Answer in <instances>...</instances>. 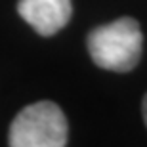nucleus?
I'll return each mask as SVG.
<instances>
[{
    "label": "nucleus",
    "instance_id": "nucleus-3",
    "mask_svg": "<svg viewBox=\"0 0 147 147\" xmlns=\"http://www.w3.org/2000/svg\"><path fill=\"white\" fill-rule=\"evenodd\" d=\"M17 11L42 36H52L71 19V0H19Z\"/></svg>",
    "mask_w": 147,
    "mask_h": 147
},
{
    "label": "nucleus",
    "instance_id": "nucleus-2",
    "mask_svg": "<svg viewBox=\"0 0 147 147\" xmlns=\"http://www.w3.org/2000/svg\"><path fill=\"white\" fill-rule=\"evenodd\" d=\"M67 119L54 101H36L27 105L11 120L10 147H65Z\"/></svg>",
    "mask_w": 147,
    "mask_h": 147
},
{
    "label": "nucleus",
    "instance_id": "nucleus-4",
    "mask_svg": "<svg viewBox=\"0 0 147 147\" xmlns=\"http://www.w3.org/2000/svg\"><path fill=\"white\" fill-rule=\"evenodd\" d=\"M143 120H145V126H147V94L143 98Z\"/></svg>",
    "mask_w": 147,
    "mask_h": 147
},
{
    "label": "nucleus",
    "instance_id": "nucleus-1",
    "mask_svg": "<svg viewBox=\"0 0 147 147\" xmlns=\"http://www.w3.org/2000/svg\"><path fill=\"white\" fill-rule=\"evenodd\" d=\"M142 29L132 17H120L88 34V52L94 63L107 71H132L142 57Z\"/></svg>",
    "mask_w": 147,
    "mask_h": 147
}]
</instances>
